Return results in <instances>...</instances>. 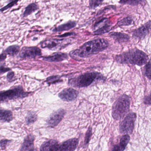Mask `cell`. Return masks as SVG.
<instances>
[{"label":"cell","mask_w":151,"mask_h":151,"mask_svg":"<svg viewBox=\"0 0 151 151\" xmlns=\"http://www.w3.org/2000/svg\"><path fill=\"white\" fill-rule=\"evenodd\" d=\"M11 142L12 140H7V139H3L1 140L0 141V148L2 149H5Z\"/></svg>","instance_id":"cell-30"},{"label":"cell","mask_w":151,"mask_h":151,"mask_svg":"<svg viewBox=\"0 0 151 151\" xmlns=\"http://www.w3.org/2000/svg\"><path fill=\"white\" fill-rule=\"evenodd\" d=\"M29 94L25 92L20 86L6 91H1L0 92V104L9 100L24 98L27 97Z\"/></svg>","instance_id":"cell-5"},{"label":"cell","mask_w":151,"mask_h":151,"mask_svg":"<svg viewBox=\"0 0 151 151\" xmlns=\"http://www.w3.org/2000/svg\"><path fill=\"white\" fill-rule=\"evenodd\" d=\"M79 92L75 90L70 88L65 89L61 91L58 96L62 100L66 102H71L74 101L78 95Z\"/></svg>","instance_id":"cell-12"},{"label":"cell","mask_w":151,"mask_h":151,"mask_svg":"<svg viewBox=\"0 0 151 151\" xmlns=\"http://www.w3.org/2000/svg\"><path fill=\"white\" fill-rule=\"evenodd\" d=\"M40 49L36 47H24L19 52V56L21 59H34L41 56Z\"/></svg>","instance_id":"cell-8"},{"label":"cell","mask_w":151,"mask_h":151,"mask_svg":"<svg viewBox=\"0 0 151 151\" xmlns=\"http://www.w3.org/2000/svg\"><path fill=\"white\" fill-rule=\"evenodd\" d=\"M60 144L55 140H50L44 143L40 147L41 151H59Z\"/></svg>","instance_id":"cell-16"},{"label":"cell","mask_w":151,"mask_h":151,"mask_svg":"<svg viewBox=\"0 0 151 151\" xmlns=\"http://www.w3.org/2000/svg\"><path fill=\"white\" fill-rule=\"evenodd\" d=\"M73 34H75L73 33H67L64 34L63 35H59V36H58V37H65V36H70V35H72Z\"/></svg>","instance_id":"cell-36"},{"label":"cell","mask_w":151,"mask_h":151,"mask_svg":"<svg viewBox=\"0 0 151 151\" xmlns=\"http://www.w3.org/2000/svg\"><path fill=\"white\" fill-rule=\"evenodd\" d=\"M130 98L126 95H122L116 101L112 108V116L114 118L121 119L127 114L130 108Z\"/></svg>","instance_id":"cell-3"},{"label":"cell","mask_w":151,"mask_h":151,"mask_svg":"<svg viewBox=\"0 0 151 151\" xmlns=\"http://www.w3.org/2000/svg\"><path fill=\"white\" fill-rule=\"evenodd\" d=\"M144 102L145 104L151 105V94L150 95L145 97L144 99Z\"/></svg>","instance_id":"cell-33"},{"label":"cell","mask_w":151,"mask_h":151,"mask_svg":"<svg viewBox=\"0 0 151 151\" xmlns=\"http://www.w3.org/2000/svg\"><path fill=\"white\" fill-rule=\"evenodd\" d=\"M20 51V46L19 45L15 44L9 46L7 48L4 50V53L6 55H9L11 56H17Z\"/></svg>","instance_id":"cell-21"},{"label":"cell","mask_w":151,"mask_h":151,"mask_svg":"<svg viewBox=\"0 0 151 151\" xmlns=\"http://www.w3.org/2000/svg\"><path fill=\"white\" fill-rule=\"evenodd\" d=\"M79 143V140L77 138H73L65 141L60 145L59 151L75 150Z\"/></svg>","instance_id":"cell-13"},{"label":"cell","mask_w":151,"mask_h":151,"mask_svg":"<svg viewBox=\"0 0 151 151\" xmlns=\"http://www.w3.org/2000/svg\"><path fill=\"white\" fill-rule=\"evenodd\" d=\"M108 46L109 43L106 40L99 38L86 43L78 49L71 51L70 55L75 59L88 57L104 50Z\"/></svg>","instance_id":"cell-1"},{"label":"cell","mask_w":151,"mask_h":151,"mask_svg":"<svg viewBox=\"0 0 151 151\" xmlns=\"http://www.w3.org/2000/svg\"><path fill=\"white\" fill-rule=\"evenodd\" d=\"M19 1V0H14V1H10L9 2L8 4L0 9V12H4L6 10L9 9L10 8H11L14 5H16L17 3Z\"/></svg>","instance_id":"cell-27"},{"label":"cell","mask_w":151,"mask_h":151,"mask_svg":"<svg viewBox=\"0 0 151 151\" xmlns=\"http://www.w3.org/2000/svg\"><path fill=\"white\" fill-rule=\"evenodd\" d=\"M13 119L12 113L9 110L0 109V121L9 122Z\"/></svg>","instance_id":"cell-20"},{"label":"cell","mask_w":151,"mask_h":151,"mask_svg":"<svg viewBox=\"0 0 151 151\" xmlns=\"http://www.w3.org/2000/svg\"><path fill=\"white\" fill-rule=\"evenodd\" d=\"M15 76V74L13 72H10L8 73L7 75V79L8 81L11 82Z\"/></svg>","instance_id":"cell-32"},{"label":"cell","mask_w":151,"mask_h":151,"mask_svg":"<svg viewBox=\"0 0 151 151\" xmlns=\"http://www.w3.org/2000/svg\"><path fill=\"white\" fill-rule=\"evenodd\" d=\"M7 58V55L5 53H2L0 54V62H3Z\"/></svg>","instance_id":"cell-35"},{"label":"cell","mask_w":151,"mask_h":151,"mask_svg":"<svg viewBox=\"0 0 151 151\" xmlns=\"http://www.w3.org/2000/svg\"><path fill=\"white\" fill-rule=\"evenodd\" d=\"M104 0H90L89 8L91 9H95L102 4Z\"/></svg>","instance_id":"cell-26"},{"label":"cell","mask_w":151,"mask_h":151,"mask_svg":"<svg viewBox=\"0 0 151 151\" xmlns=\"http://www.w3.org/2000/svg\"><path fill=\"white\" fill-rule=\"evenodd\" d=\"M137 115L135 113H131L128 114L120 125V133L124 134H131L134 128L135 121Z\"/></svg>","instance_id":"cell-7"},{"label":"cell","mask_w":151,"mask_h":151,"mask_svg":"<svg viewBox=\"0 0 151 151\" xmlns=\"http://www.w3.org/2000/svg\"><path fill=\"white\" fill-rule=\"evenodd\" d=\"M35 137L32 134H29L24 139V142L19 150H34V142Z\"/></svg>","instance_id":"cell-14"},{"label":"cell","mask_w":151,"mask_h":151,"mask_svg":"<svg viewBox=\"0 0 151 151\" xmlns=\"http://www.w3.org/2000/svg\"><path fill=\"white\" fill-rule=\"evenodd\" d=\"M39 9V5L35 3H32L30 4L25 8L24 11L22 15L23 17H27V16L32 14L33 12H35V11Z\"/></svg>","instance_id":"cell-22"},{"label":"cell","mask_w":151,"mask_h":151,"mask_svg":"<svg viewBox=\"0 0 151 151\" xmlns=\"http://www.w3.org/2000/svg\"><path fill=\"white\" fill-rule=\"evenodd\" d=\"M110 37L119 43H123L129 40L130 37L128 35L119 32H112L109 33Z\"/></svg>","instance_id":"cell-17"},{"label":"cell","mask_w":151,"mask_h":151,"mask_svg":"<svg viewBox=\"0 0 151 151\" xmlns=\"http://www.w3.org/2000/svg\"><path fill=\"white\" fill-rule=\"evenodd\" d=\"M151 30V21H149L139 28L135 30L133 32V37L139 40L145 38Z\"/></svg>","instance_id":"cell-11"},{"label":"cell","mask_w":151,"mask_h":151,"mask_svg":"<svg viewBox=\"0 0 151 151\" xmlns=\"http://www.w3.org/2000/svg\"><path fill=\"white\" fill-rule=\"evenodd\" d=\"M76 23L75 21H70L65 24L60 25L55 27L53 30V32H60L68 31L74 28L76 26Z\"/></svg>","instance_id":"cell-18"},{"label":"cell","mask_w":151,"mask_h":151,"mask_svg":"<svg viewBox=\"0 0 151 151\" xmlns=\"http://www.w3.org/2000/svg\"><path fill=\"white\" fill-rule=\"evenodd\" d=\"M11 70L10 68L4 67L3 66H0V74H4Z\"/></svg>","instance_id":"cell-34"},{"label":"cell","mask_w":151,"mask_h":151,"mask_svg":"<svg viewBox=\"0 0 151 151\" xmlns=\"http://www.w3.org/2000/svg\"><path fill=\"white\" fill-rule=\"evenodd\" d=\"M61 82V80L60 79V77L58 76H51L47 79V82L48 84H54V83Z\"/></svg>","instance_id":"cell-29"},{"label":"cell","mask_w":151,"mask_h":151,"mask_svg":"<svg viewBox=\"0 0 151 151\" xmlns=\"http://www.w3.org/2000/svg\"><path fill=\"white\" fill-rule=\"evenodd\" d=\"M37 119V115L35 113L29 112L26 118V122L27 125H30L35 122Z\"/></svg>","instance_id":"cell-25"},{"label":"cell","mask_w":151,"mask_h":151,"mask_svg":"<svg viewBox=\"0 0 151 151\" xmlns=\"http://www.w3.org/2000/svg\"><path fill=\"white\" fill-rule=\"evenodd\" d=\"M145 75L149 79L151 80V61H149V63L145 65Z\"/></svg>","instance_id":"cell-28"},{"label":"cell","mask_w":151,"mask_h":151,"mask_svg":"<svg viewBox=\"0 0 151 151\" xmlns=\"http://www.w3.org/2000/svg\"><path fill=\"white\" fill-rule=\"evenodd\" d=\"M65 111L63 109H60L53 112L47 120V124L49 126L54 127L56 126L63 118Z\"/></svg>","instance_id":"cell-10"},{"label":"cell","mask_w":151,"mask_h":151,"mask_svg":"<svg viewBox=\"0 0 151 151\" xmlns=\"http://www.w3.org/2000/svg\"><path fill=\"white\" fill-rule=\"evenodd\" d=\"M91 135H92V129L90 127L88 129V131L86 133L85 141H84V144H87L88 143Z\"/></svg>","instance_id":"cell-31"},{"label":"cell","mask_w":151,"mask_h":151,"mask_svg":"<svg viewBox=\"0 0 151 151\" xmlns=\"http://www.w3.org/2000/svg\"><path fill=\"white\" fill-rule=\"evenodd\" d=\"M71 42V40L69 39H50L42 41L41 43V47L51 50H58L65 48Z\"/></svg>","instance_id":"cell-6"},{"label":"cell","mask_w":151,"mask_h":151,"mask_svg":"<svg viewBox=\"0 0 151 151\" xmlns=\"http://www.w3.org/2000/svg\"><path fill=\"white\" fill-rule=\"evenodd\" d=\"M14 1V0H9V2L10 1Z\"/></svg>","instance_id":"cell-37"},{"label":"cell","mask_w":151,"mask_h":151,"mask_svg":"<svg viewBox=\"0 0 151 151\" xmlns=\"http://www.w3.org/2000/svg\"><path fill=\"white\" fill-rule=\"evenodd\" d=\"M119 3L122 4H128L132 6L144 5L146 3V0H120Z\"/></svg>","instance_id":"cell-23"},{"label":"cell","mask_w":151,"mask_h":151,"mask_svg":"<svg viewBox=\"0 0 151 151\" xmlns=\"http://www.w3.org/2000/svg\"><path fill=\"white\" fill-rule=\"evenodd\" d=\"M68 58V55L66 53L57 52L51 56L44 57L43 58V60L47 62H58L67 59Z\"/></svg>","instance_id":"cell-15"},{"label":"cell","mask_w":151,"mask_h":151,"mask_svg":"<svg viewBox=\"0 0 151 151\" xmlns=\"http://www.w3.org/2000/svg\"><path fill=\"white\" fill-rule=\"evenodd\" d=\"M115 60L120 64H130L141 66L147 63L149 56L144 51L134 48L118 55Z\"/></svg>","instance_id":"cell-2"},{"label":"cell","mask_w":151,"mask_h":151,"mask_svg":"<svg viewBox=\"0 0 151 151\" xmlns=\"http://www.w3.org/2000/svg\"><path fill=\"white\" fill-rule=\"evenodd\" d=\"M133 22L134 20L131 17H127L119 21L117 23V25L119 26H129L132 25Z\"/></svg>","instance_id":"cell-24"},{"label":"cell","mask_w":151,"mask_h":151,"mask_svg":"<svg viewBox=\"0 0 151 151\" xmlns=\"http://www.w3.org/2000/svg\"><path fill=\"white\" fill-rule=\"evenodd\" d=\"M130 137L129 135L126 134L123 136L121 139L119 145H116L114 147L112 150L123 151L125 150L128 144L130 141Z\"/></svg>","instance_id":"cell-19"},{"label":"cell","mask_w":151,"mask_h":151,"mask_svg":"<svg viewBox=\"0 0 151 151\" xmlns=\"http://www.w3.org/2000/svg\"><path fill=\"white\" fill-rule=\"evenodd\" d=\"M94 34L101 35L109 32L111 28V22L107 18L103 19L94 25Z\"/></svg>","instance_id":"cell-9"},{"label":"cell","mask_w":151,"mask_h":151,"mask_svg":"<svg viewBox=\"0 0 151 151\" xmlns=\"http://www.w3.org/2000/svg\"><path fill=\"white\" fill-rule=\"evenodd\" d=\"M103 76L98 73H87L76 78L70 80L69 84L73 87L78 88L88 87L96 80L103 78Z\"/></svg>","instance_id":"cell-4"}]
</instances>
